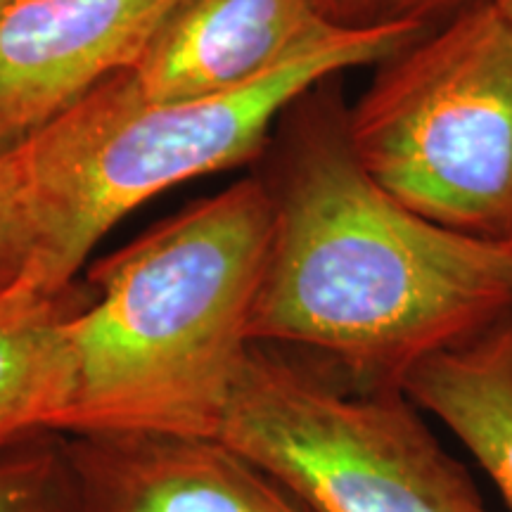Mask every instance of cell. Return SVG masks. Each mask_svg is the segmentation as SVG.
Here are the masks:
<instances>
[{
  "instance_id": "1",
  "label": "cell",
  "mask_w": 512,
  "mask_h": 512,
  "mask_svg": "<svg viewBox=\"0 0 512 512\" xmlns=\"http://www.w3.org/2000/svg\"><path fill=\"white\" fill-rule=\"evenodd\" d=\"M287 140L249 339L316 351L354 389L401 392L422 361L512 316V242L422 219L363 169L347 110L313 98Z\"/></svg>"
},
{
  "instance_id": "2",
  "label": "cell",
  "mask_w": 512,
  "mask_h": 512,
  "mask_svg": "<svg viewBox=\"0 0 512 512\" xmlns=\"http://www.w3.org/2000/svg\"><path fill=\"white\" fill-rule=\"evenodd\" d=\"M273 235L264 181H240L95 264V302L64 323L55 434L219 437Z\"/></svg>"
},
{
  "instance_id": "3",
  "label": "cell",
  "mask_w": 512,
  "mask_h": 512,
  "mask_svg": "<svg viewBox=\"0 0 512 512\" xmlns=\"http://www.w3.org/2000/svg\"><path fill=\"white\" fill-rule=\"evenodd\" d=\"M377 67L347 110L363 169L422 219L512 242L510 19L477 0Z\"/></svg>"
},
{
  "instance_id": "4",
  "label": "cell",
  "mask_w": 512,
  "mask_h": 512,
  "mask_svg": "<svg viewBox=\"0 0 512 512\" xmlns=\"http://www.w3.org/2000/svg\"><path fill=\"white\" fill-rule=\"evenodd\" d=\"M219 439L313 512H491L403 392L354 389L252 344Z\"/></svg>"
},
{
  "instance_id": "5",
  "label": "cell",
  "mask_w": 512,
  "mask_h": 512,
  "mask_svg": "<svg viewBox=\"0 0 512 512\" xmlns=\"http://www.w3.org/2000/svg\"><path fill=\"white\" fill-rule=\"evenodd\" d=\"M425 27L411 17L349 27L264 79L214 98L138 105L128 86L124 105L81 162L60 233L29 278L43 294L67 292L93 247L126 214L159 192L261 155L275 121L304 95L339 72L382 64Z\"/></svg>"
},
{
  "instance_id": "6",
  "label": "cell",
  "mask_w": 512,
  "mask_h": 512,
  "mask_svg": "<svg viewBox=\"0 0 512 512\" xmlns=\"http://www.w3.org/2000/svg\"><path fill=\"white\" fill-rule=\"evenodd\" d=\"M174 0H10L0 5V152L133 67Z\"/></svg>"
},
{
  "instance_id": "7",
  "label": "cell",
  "mask_w": 512,
  "mask_h": 512,
  "mask_svg": "<svg viewBox=\"0 0 512 512\" xmlns=\"http://www.w3.org/2000/svg\"><path fill=\"white\" fill-rule=\"evenodd\" d=\"M344 29L323 0H174L126 69L128 86L138 105L233 93Z\"/></svg>"
},
{
  "instance_id": "8",
  "label": "cell",
  "mask_w": 512,
  "mask_h": 512,
  "mask_svg": "<svg viewBox=\"0 0 512 512\" xmlns=\"http://www.w3.org/2000/svg\"><path fill=\"white\" fill-rule=\"evenodd\" d=\"M81 512H313L219 437L64 439Z\"/></svg>"
},
{
  "instance_id": "9",
  "label": "cell",
  "mask_w": 512,
  "mask_h": 512,
  "mask_svg": "<svg viewBox=\"0 0 512 512\" xmlns=\"http://www.w3.org/2000/svg\"><path fill=\"white\" fill-rule=\"evenodd\" d=\"M126 100V72L24 143L0 152V294L41 266L67 216L74 178Z\"/></svg>"
},
{
  "instance_id": "10",
  "label": "cell",
  "mask_w": 512,
  "mask_h": 512,
  "mask_svg": "<svg viewBox=\"0 0 512 512\" xmlns=\"http://www.w3.org/2000/svg\"><path fill=\"white\" fill-rule=\"evenodd\" d=\"M401 392L451 430L512 512V316L422 361Z\"/></svg>"
},
{
  "instance_id": "11",
  "label": "cell",
  "mask_w": 512,
  "mask_h": 512,
  "mask_svg": "<svg viewBox=\"0 0 512 512\" xmlns=\"http://www.w3.org/2000/svg\"><path fill=\"white\" fill-rule=\"evenodd\" d=\"M67 292L43 294L24 275L0 294V451L55 432L67 406Z\"/></svg>"
},
{
  "instance_id": "12",
  "label": "cell",
  "mask_w": 512,
  "mask_h": 512,
  "mask_svg": "<svg viewBox=\"0 0 512 512\" xmlns=\"http://www.w3.org/2000/svg\"><path fill=\"white\" fill-rule=\"evenodd\" d=\"M0 512H81L64 439H29L0 458Z\"/></svg>"
},
{
  "instance_id": "13",
  "label": "cell",
  "mask_w": 512,
  "mask_h": 512,
  "mask_svg": "<svg viewBox=\"0 0 512 512\" xmlns=\"http://www.w3.org/2000/svg\"><path fill=\"white\" fill-rule=\"evenodd\" d=\"M323 5L344 27H370L399 17V0H323Z\"/></svg>"
},
{
  "instance_id": "14",
  "label": "cell",
  "mask_w": 512,
  "mask_h": 512,
  "mask_svg": "<svg viewBox=\"0 0 512 512\" xmlns=\"http://www.w3.org/2000/svg\"><path fill=\"white\" fill-rule=\"evenodd\" d=\"M477 0H399V17L430 22L434 15H444L448 10H463Z\"/></svg>"
},
{
  "instance_id": "15",
  "label": "cell",
  "mask_w": 512,
  "mask_h": 512,
  "mask_svg": "<svg viewBox=\"0 0 512 512\" xmlns=\"http://www.w3.org/2000/svg\"><path fill=\"white\" fill-rule=\"evenodd\" d=\"M494 3H496V8L501 10L503 15L512 22V0H494Z\"/></svg>"
},
{
  "instance_id": "16",
  "label": "cell",
  "mask_w": 512,
  "mask_h": 512,
  "mask_svg": "<svg viewBox=\"0 0 512 512\" xmlns=\"http://www.w3.org/2000/svg\"><path fill=\"white\" fill-rule=\"evenodd\" d=\"M5 3H10V0H0V5H5Z\"/></svg>"
}]
</instances>
